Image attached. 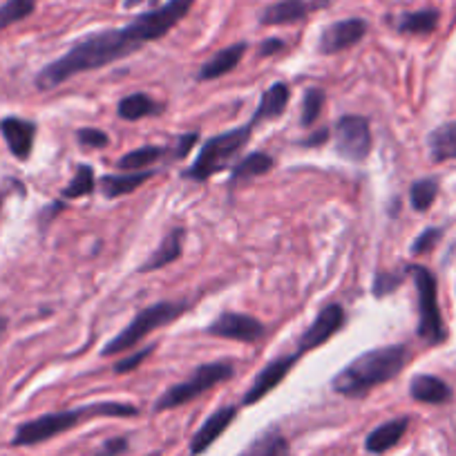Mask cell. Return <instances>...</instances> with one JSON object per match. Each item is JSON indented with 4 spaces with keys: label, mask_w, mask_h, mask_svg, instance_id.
<instances>
[{
    "label": "cell",
    "mask_w": 456,
    "mask_h": 456,
    "mask_svg": "<svg viewBox=\"0 0 456 456\" xmlns=\"http://www.w3.org/2000/svg\"><path fill=\"white\" fill-rule=\"evenodd\" d=\"M192 5H195V0H168L161 7L137 16L124 28L103 29V32L81 38L63 56L52 61L38 72L37 87L43 92L54 90L77 74L94 72V69L105 68L114 61L134 54L148 43L164 38L175 25L186 19Z\"/></svg>",
    "instance_id": "obj_1"
},
{
    "label": "cell",
    "mask_w": 456,
    "mask_h": 456,
    "mask_svg": "<svg viewBox=\"0 0 456 456\" xmlns=\"http://www.w3.org/2000/svg\"><path fill=\"white\" fill-rule=\"evenodd\" d=\"M407 362L405 345H389V347L370 349L354 358L336 379L331 380L333 392L347 398H362L371 389L389 383L403 371Z\"/></svg>",
    "instance_id": "obj_2"
},
{
    "label": "cell",
    "mask_w": 456,
    "mask_h": 456,
    "mask_svg": "<svg viewBox=\"0 0 456 456\" xmlns=\"http://www.w3.org/2000/svg\"><path fill=\"white\" fill-rule=\"evenodd\" d=\"M94 416H137V407L126 405V403H96V405L78 407V410H65L38 416V419L28 420V423H23L16 429L12 445H38V443L50 441V438L77 428L83 419H94Z\"/></svg>",
    "instance_id": "obj_3"
},
{
    "label": "cell",
    "mask_w": 456,
    "mask_h": 456,
    "mask_svg": "<svg viewBox=\"0 0 456 456\" xmlns=\"http://www.w3.org/2000/svg\"><path fill=\"white\" fill-rule=\"evenodd\" d=\"M186 309V302H157V305L146 306V309L139 311V314L134 315L133 322H130L128 327L121 329L108 345H103L101 354H103V356L126 354L128 349H133L134 345H139L151 331L175 322Z\"/></svg>",
    "instance_id": "obj_4"
},
{
    "label": "cell",
    "mask_w": 456,
    "mask_h": 456,
    "mask_svg": "<svg viewBox=\"0 0 456 456\" xmlns=\"http://www.w3.org/2000/svg\"><path fill=\"white\" fill-rule=\"evenodd\" d=\"M253 133V126H242V128L228 130V133L217 134V137L208 139L201 148L200 157L195 164L183 173V177L192 179V182H206L213 177L219 170L228 168V164L233 161V157L242 151L248 143V137Z\"/></svg>",
    "instance_id": "obj_5"
},
{
    "label": "cell",
    "mask_w": 456,
    "mask_h": 456,
    "mask_svg": "<svg viewBox=\"0 0 456 456\" xmlns=\"http://www.w3.org/2000/svg\"><path fill=\"white\" fill-rule=\"evenodd\" d=\"M233 362L231 361H217V362H206V365L197 367L195 374L191 376L183 383L173 385L170 389H166L161 394V398H157L155 411H166L175 410V407H182L186 403H191L192 398L201 396L204 392L213 389L215 385L224 383L233 376Z\"/></svg>",
    "instance_id": "obj_6"
},
{
    "label": "cell",
    "mask_w": 456,
    "mask_h": 456,
    "mask_svg": "<svg viewBox=\"0 0 456 456\" xmlns=\"http://www.w3.org/2000/svg\"><path fill=\"white\" fill-rule=\"evenodd\" d=\"M407 273H411L419 293V336L429 345H438L445 340V327H443L441 309H438L436 278L432 271L420 265L407 266Z\"/></svg>",
    "instance_id": "obj_7"
},
{
    "label": "cell",
    "mask_w": 456,
    "mask_h": 456,
    "mask_svg": "<svg viewBox=\"0 0 456 456\" xmlns=\"http://www.w3.org/2000/svg\"><path fill=\"white\" fill-rule=\"evenodd\" d=\"M336 151L342 159L362 164L371 152V130L370 121L358 114H345L333 126Z\"/></svg>",
    "instance_id": "obj_8"
},
{
    "label": "cell",
    "mask_w": 456,
    "mask_h": 456,
    "mask_svg": "<svg viewBox=\"0 0 456 456\" xmlns=\"http://www.w3.org/2000/svg\"><path fill=\"white\" fill-rule=\"evenodd\" d=\"M345 320H347V315H345V309H342L340 305L333 302V305L324 306V309L315 315L314 322L309 324V329L300 336V342H297V354L305 356V354L311 352V349L322 347L324 342L331 340V338L345 327Z\"/></svg>",
    "instance_id": "obj_9"
},
{
    "label": "cell",
    "mask_w": 456,
    "mask_h": 456,
    "mask_svg": "<svg viewBox=\"0 0 456 456\" xmlns=\"http://www.w3.org/2000/svg\"><path fill=\"white\" fill-rule=\"evenodd\" d=\"M300 358H302L300 354L296 352V354H291V356L275 358V361H271L269 365L262 367V370L257 371L256 379H253L251 387H248L247 394H244L242 405H256V403H260L262 398L269 396V394L273 392V389L278 387L284 379H287L289 371L293 370V365H296Z\"/></svg>",
    "instance_id": "obj_10"
},
{
    "label": "cell",
    "mask_w": 456,
    "mask_h": 456,
    "mask_svg": "<svg viewBox=\"0 0 456 456\" xmlns=\"http://www.w3.org/2000/svg\"><path fill=\"white\" fill-rule=\"evenodd\" d=\"M210 336L238 342H257L265 338V324L247 314H222L206 327Z\"/></svg>",
    "instance_id": "obj_11"
},
{
    "label": "cell",
    "mask_w": 456,
    "mask_h": 456,
    "mask_svg": "<svg viewBox=\"0 0 456 456\" xmlns=\"http://www.w3.org/2000/svg\"><path fill=\"white\" fill-rule=\"evenodd\" d=\"M367 34V20L362 19H345L327 25L320 37L318 50L320 54H338L349 47L358 45Z\"/></svg>",
    "instance_id": "obj_12"
},
{
    "label": "cell",
    "mask_w": 456,
    "mask_h": 456,
    "mask_svg": "<svg viewBox=\"0 0 456 456\" xmlns=\"http://www.w3.org/2000/svg\"><path fill=\"white\" fill-rule=\"evenodd\" d=\"M329 0H278L262 12V25H293L305 20L318 7H327Z\"/></svg>",
    "instance_id": "obj_13"
},
{
    "label": "cell",
    "mask_w": 456,
    "mask_h": 456,
    "mask_svg": "<svg viewBox=\"0 0 456 456\" xmlns=\"http://www.w3.org/2000/svg\"><path fill=\"white\" fill-rule=\"evenodd\" d=\"M235 416H238V407L235 405H224L219 407L215 414H210L208 419H206V423L201 425V428L195 432V436H192L191 454L192 456L204 454V452L208 450V447L213 445L224 432H226L228 425L235 420Z\"/></svg>",
    "instance_id": "obj_14"
},
{
    "label": "cell",
    "mask_w": 456,
    "mask_h": 456,
    "mask_svg": "<svg viewBox=\"0 0 456 456\" xmlns=\"http://www.w3.org/2000/svg\"><path fill=\"white\" fill-rule=\"evenodd\" d=\"M0 133L5 137L7 146H10L12 155L16 159L25 161L34 148V137H37V124L28 119H19V117H7L0 121Z\"/></svg>",
    "instance_id": "obj_15"
},
{
    "label": "cell",
    "mask_w": 456,
    "mask_h": 456,
    "mask_svg": "<svg viewBox=\"0 0 456 456\" xmlns=\"http://www.w3.org/2000/svg\"><path fill=\"white\" fill-rule=\"evenodd\" d=\"M247 50L248 45L244 41L224 47V50H219L217 54L210 56V59L201 65L200 77L197 78H200V81H215V78L224 77V74L233 72V69L240 65V61H242L244 52Z\"/></svg>",
    "instance_id": "obj_16"
},
{
    "label": "cell",
    "mask_w": 456,
    "mask_h": 456,
    "mask_svg": "<svg viewBox=\"0 0 456 456\" xmlns=\"http://www.w3.org/2000/svg\"><path fill=\"white\" fill-rule=\"evenodd\" d=\"M289 99H291V90H289L287 83L278 81L269 87V90L262 94L260 103H257L256 114H253L251 126L260 124V121H271V119H278L282 117L284 110H287Z\"/></svg>",
    "instance_id": "obj_17"
},
{
    "label": "cell",
    "mask_w": 456,
    "mask_h": 456,
    "mask_svg": "<svg viewBox=\"0 0 456 456\" xmlns=\"http://www.w3.org/2000/svg\"><path fill=\"white\" fill-rule=\"evenodd\" d=\"M410 392L414 401L428 403V405H443V403H447L452 398L450 385L429 374L414 376L410 385Z\"/></svg>",
    "instance_id": "obj_18"
},
{
    "label": "cell",
    "mask_w": 456,
    "mask_h": 456,
    "mask_svg": "<svg viewBox=\"0 0 456 456\" xmlns=\"http://www.w3.org/2000/svg\"><path fill=\"white\" fill-rule=\"evenodd\" d=\"M183 235H186L183 233V228H173V231L164 238L161 247L157 248L146 262H143V266L139 271H142V273H151V271L164 269V266L173 265L175 260H179L183 251Z\"/></svg>",
    "instance_id": "obj_19"
},
{
    "label": "cell",
    "mask_w": 456,
    "mask_h": 456,
    "mask_svg": "<svg viewBox=\"0 0 456 456\" xmlns=\"http://www.w3.org/2000/svg\"><path fill=\"white\" fill-rule=\"evenodd\" d=\"M407 428H410V419H405V416H403V419L387 420V423L376 428L374 432L367 436V452H371V454H383V452L392 450V447L401 441L403 434L407 432Z\"/></svg>",
    "instance_id": "obj_20"
},
{
    "label": "cell",
    "mask_w": 456,
    "mask_h": 456,
    "mask_svg": "<svg viewBox=\"0 0 456 456\" xmlns=\"http://www.w3.org/2000/svg\"><path fill=\"white\" fill-rule=\"evenodd\" d=\"M428 148L429 157L436 164L456 159V121H447V124L432 130L428 137Z\"/></svg>",
    "instance_id": "obj_21"
},
{
    "label": "cell",
    "mask_w": 456,
    "mask_h": 456,
    "mask_svg": "<svg viewBox=\"0 0 456 456\" xmlns=\"http://www.w3.org/2000/svg\"><path fill=\"white\" fill-rule=\"evenodd\" d=\"M152 170H134L133 175H105L101 179V191L108 200H114V197H124L130 195V192L137 191L139 186L152 179Z\"/></svg>",
    "instance_id": "obj_22"
},
{
    "label": "cell",
    "mask_w": 456,
    "mask_h": 456,
    "mask_svg": "<svg viewBox=\"0 0 456 456\" xmlns=\"http://www.w3.org/2000/svg\"><path fill=\"white\" fill-rule=\"evenodd\" d=\"M121 119L126 121H139V119H146V117H152V114H159L161 112V105L157 101H152L148 94H130L126 99L119 101V108H117Z\"/></svg>",
    "instance_id": "obj_23"
},
{
    "label": "cell",
    "mask_w": 456,
    "mask_h": 456,
    "mask_svg": "<svg viewBox=\"0 0 456 456\" xmlns=\"http://www.w3.org/2000/svg\"><path fill=\"white\" fill-rule=\"evenodd\" d=\"M275 166L273 157L266 155V152H251L248 157H244L242 161H238L231 173V183L247 182V179L260 177V175H266Z\"/></svg>",
    "instance_id": "obj_24"
},
{
    "label": "cell",
    "mask_w": 456,
    "mask_h": 456,
    "mask_svg": "<svg viewBox=\"0 0 456 456\" xmlns=\"http://www.w3.org/2000/svg\"><path fill=\"white\" fill-rule=\"evenodd\" d=\"M240 456H289V443L278 429L262 432Z\"/></svg>",
    "instance_id": "obj_25"
},
{
    "label": "cell",
    "mask_w": 456,
    "mask_h": 456,
    "mask_svg": "<svg viewBox=\"0 0 456 456\" xmlns=\"http://www.w3.org/2000/svg\"><path fill=\"white\" fill-rule=\"evenodd\" d=\"M438 25V10H420L411 12V14H403L398 20V32L403 34H416V37H425L432 34Z\"/></svg>",
    "instance_id": "obj_26"
},
{
    "label": "cell",
    "mask_w": 456,
    "mask_h": 456,
    "mask_svg": "<svg viewBox=\"0 0 456 456\" xmlns=\"http://www.w3.org/2000/svg\"><path fill=\"white\" fill-rule=\"evenodd\" d=\"M164 155H166V148H161V146L137 148V151H130L128 155L121 157L119 168L121 170H143L146 166L159 161Z\"/></svg>",
    "instance_id": "obj_27"
},
{
    "label": "cell",
    "mask_w": 456,
    "mask_h": 456,
    "mask_svg": "<svg viewBox=\"0 0 456 456\" xmlns=\"http://www.w3.org/2000/svg\"><path fill=\"white\" fill-rule=\"evenodd\" d=\"M37 10V0H7L5 5H0V32L20 23Z\"/></svg>",
    "instance_id": "obj_28"
},
{
    "label": "cell",
    "mask_w": 456,
    "mask_h": 456,
    "mask_svg": "<svg viewBox=\"0 0 456 456\" xmlns=\"http://www.w3.org/2000/svg\"><path fill=\"white\" fill-rule=\"evenodd\" d=\"M436 195H438V182L432 177L419 179V182L411 183L410 188V201L411 206H414V210H419V213L429 210V206L434 204Z\"/></svg>",
    "instance_id": "obj_29"
},
{
    "label": "cell",
    "mask_w": 456,
    "mask_h": 456,
    "mask_svg": "<svg viewBox=\"0 0 456 456\" xmlns=\"http://www.w3.org/2000/svg\"><path fill=\"white\" fill-rule=\"evenodd\" d=\"M94 191V170L92 166H78L77 175H74L72 182L63 188L65 200H78V197H86Z\"/></svg>",
    "instance_id": "obj_30"
},
{
    "label": "cell",
    "mask_w": 456,
    "mask_h": 456,
    "mask_svg": "<svg viewBox=\"0 0 456 456\" xmlns=\"http://www.w3.org/2000/svg\"><path fill=\"white\" fill-rule=\"evenodd\" d=\"M322 105H324V92L318 90V87H309L302 96V114H300V121L305 128L314 126L318 121L320 112H322Z\"/></svg>",
    "instance_id": "obj_31"
},
{
    "label": "cell",
    "mask_w": 456,
    "mask_h": 456,
    "mask_svg": "<svg viewBox=\"0 0 456 456\" xmlns=\"http://www.w3.org/2000/svg\"><path fill=\"white\" fill-rule=\"evenodd\" d=\"M443 238V231L441 228H425L423 233L419 235V238L414 240V244H411V253L414 256H423V253H429L434 247L438 244V240Z\"/></svg>",
    "instance_id": "obj_32"
},
{
    "label": "cell",
    "mask_w": 456,
    "mask_h": 456,
    "mask_svg": "<svg viewBox=\"0 0 456 456\" xmlns=\"http://www.w3.org/2000/svg\"><path fill=\"white\" fill-rule=\"evenodd\" d=\"M152 352H155V345H148V347L139 349V352L133 354V356L121 358V361L114 365V371H117V374H128V371H134L148 356H151Z\"/></svg>",
    "instance_id": "obj_33"
},
{
    "label": "cell",
    "mask_w": 456,
    "mask_h": 456,
    "mask_svg": "<svg viewBox=\"0 0 456 456\" xmlns=\"http://www.w3.org/2000/svg\"><path fill=\"white\" fill-rule=\"evenodd\" d=\"M403 282V275L398 273H379L374 280V296L376 297H383V296H389V293L396 291L398 287H401Z\"/></svg>",
    "instance_id": "obj_34"
},
{
    "label": "cell",
    "mask_w": 456,
    "mask_h": 456,
    "mask_svg": "<svg viewBox=\"0 0 456 456\" xmlns=\"http://www.w3.org/2000/svg\"><path fill=\"white\" fill-rule=\"evenodd\" d=\"M78 139H81L83 146H90V148H105L110 143L108 134H105L103 130H96V128L78 130Z\"/></svg>",
    "instance_id": "obj_35"
},
{
    "label": "cell",
    "mask_w": 456,
    "mask_h": 456,
    "mask_svg": "<svg viewBox=\"0 0 456 456\" xmlns=\"http://www.w3.org/2000/svg\"><path fill=\"white\" fill-rule=\"evenodd\" d=\"M128 450V438H110L96 456H119Z\"/></svg>",
    "instance_id": "obj_36"
},
{
    "label": "cell",
    "mask_w": 456,
    "mask_h": 456,
    "mask_svg": "<svg viewBox=\"0 0 456 456\" xmlns=\"http://www.w3.org/2000/svg\"><path fill=\"white\" fill-rule=\"evenodd\" d=\"M284 50V41L282 38H269V41H265L260 45V54L262 56H273L278 54V52Z\"/></svg>",
    "instance_id": "obj_37"
},
{
    "label": "cell",
    "mask_w": 456,
    "mask_h": 456,
    "mask_svg": "<svg viewBox=\"0 0 456 456\" xmlns=\"http://www.w3.org/2000/svg\"><path fill=\"white\" fill-rule=\"evenodd\" d=\"M197 139H200V134L192 133V134H183L182 139H179V146H177V157L182 159V157L188 155V151H191L192 146L197 143Z\"/></svg>",
    "instance_id": "obj_38"
},
{
    "label": "cell",
    "mask_w": 456,
    "mask_h": 456,
    "mask_svg": "<svg viewBox=\"0 0 456 456\" xmlns=\"http://www.w3.org/2000/svg\"><path fill=\"white\" fill-rule=\"evenodd\" d=\"M327 137H329V130L327 128H322L320 130V133H315V134H311L309 139H306V142H302L305 143L306 148H314V146H322L324 142H327Z\"/></svg>",
    "instance_id": "obj_39"
},
{
    "label": "cell",
    "mask_w": 456,
    "mask_h": 456,
    "mask_svg": "<svg viewBox=\"0 0 456 456\" xmlns=\"http://www.w3.org/2000/svg\"><path fill=\"white\" fill-rule=\"evenodd\" d=\"M7 324H10V322H7V318H0V336L7 331Z\"/></svg>",
    "instance_id": "obj_40"
},
{
    "label": "cell",
    "mask_w": 456,
    "mask_h": 456,
    "mask_svg": "<svg viewBox=\"0 0 456 456\" xmlns=\"http://www.w3.org/2000/svg\"><path fill=\"white\" fill-rule=\"evenodd\" d=\"M0 206H3V192H0Z\"/></svg>",
    "instance_id": "obj_41"
}]
</instances>
